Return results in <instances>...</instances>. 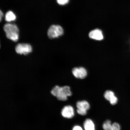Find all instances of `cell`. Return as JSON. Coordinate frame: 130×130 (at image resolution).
<instances>
[{"mask_svg": "<svg viewBox=\"0 0 130 130\" xmlns=\"http://www.w3.org/2000/svg\"><path fill=\"white\" fill-rule=\"evenodd\" d=\"M50 93L58 100L61 101H66L68 100V97L72 95L70 88L68 86L61 87L56 86L52 89Z\"/></svg>", "mask_w": 130, "mask_h": 130, "instance_id": "1", "label": "cell"}, {"mask_svg": "<svg viewBox=\"0 0 130 130\" xmlns=\"http://www.w3.org/2000/svg\"><path fill=\"white\" fill-rule=\"evenodd\" d=\"M6 37L14 42H17L19 38V30L15 24H6L4 27Z\"/></svg>", "mask_w": 130, "mask_h": 130, "instance_id": "2", "label": "cell"}, {"mask_svg": "<svg viewBox=\"0 0 130 130\" xmlns=\"http://www.w3.org/2000/svg\"><path fill=\"white\" fill-rule=\"evenodd\" d=\"M63 33L64 30L61 26L54 25L50 27L48 30L47 34L49 38L53 39L61 36Z\"/></svg>", "mask_w": 130, "mask_h": 130, "instance_id": "3", "label": "cell"}, {"mask_svg": "<svg viewBox=\"0 0 130 130\" xmlns=\"http://www.w3.org/2000/svg\"><path fill=\"white\" fill-rule=\"evenodd\" d=\"M16 53L19 54L26 55L32 52L31 45L27 43H19L15 47Z\"/></svg>", "mask_w": 130, "mask_h": 130, "instance_id": "4", "label": "cell"}, {"mask_svg": "<svg viewBox=\"0 0 130 130\" xmlns=\"http://www.w3.org/2000/svg\"><path fill=\"white\" fill-rule=\"evenodd\" d=\"M61 113L63 117L70 119L74 116V109L71 105H65L62 109Z\"/></svg>", "mask_w": 130, "mask_h": 130, "instance_id": "5", "label": "cell"}, {"mask_svg": "<svg viewBox=\"0 0 130 130\" xmlns=\"http://www.w3.org/2000/svg\"><path fill=\"white\" fill-rule=\"evenodd\" d=\"M72 73L75 77L81 79L85 78L87 75V70L83 67L74 68L72 69Z\"/></svg>", "mask_w": 130, "mask_h": 130, "instance_id": "6", "label": "cell"}, {"mask_svg": "<svg viewBox=\"0 0 130 130\" xmlns=\"http://www.w3.org/2000/svg\"><path fill=\"white\" fill-rule=\"evenodd\" d=\"M104 97L106 100L110 102L112 105H115L118 103V99L112 91L110 90L106 91L104 94Z\"/></svg>", "mask_w": 130, "mask_h": 130, "instance_id": "7", "label": "cell"}, {"mask_svg": "<svg viewBox=\"0 0 130 130\" xmlns=\"http://www.w3.org/2000/svg\"><path fill=\"white\" fill-rule=\"evenodd\" d=\"M89 38L95 40L101 41L104 39V36L101 30L96 29L92 30L89 34Z\"/></svg>", "mask_w": 130, "mask_h": 130, "instance_id": "8", "label": "cell"}, {"mask_svg": "<svg viewBox=\"0 0 130 130\" xmlns=\"http://www.w3.org/2000/svg\"><path fill=\"white\" fill-rule=\"evenodd\" d=\"M76 106L77 109L86 110L87 111L90 108V105L89 103L86 101L78 102L76 104Z\"/></svg>", "mask_w": 130, "mask_h": 130, "instance_id": "9", "label": "cell"}, {"mask_svg": "<svg viewBox=\"0 0 130 130\" xmlns=\"http://www.w3.org/2000/svg\"><path fill=\"white\" fill-rule=\"evenodd\" d=\"M84 127L85 130H95V125L91 120L87 119L84 123Z\"/></svg>", "mask_w": 130, "mask_h": 130, "instance_id": "10", "label": "cell"}, {"mask_svg": "<svg viewBox=\"0 0 130 130\" xmlns=\"http://www.w3.org/2000/svg\"><path fill=\"white\" fill-rule=\"evenodd\" d=\"M16 19L15 14L12 11H8L6 14L5 20L8 22H10L14 21Z\"/></svg>", "mask_w": 130, "mask_h": 130, "instance_id": "11", "label": "cell"}, {"mask_svg": "<svg viewBox=\"0 0 130 130\" xmlns=\"http://www.w3.org/2000/svg\"><path fill=\"white\" fill-rule=\"evenodd\" d=\"M103 129L104 130H112V124L110 120L105 121L103 125Z\"/></svg>", "mask_w": 130, "mask_h": 130, "instance_id": "12", "label": "cell"}, {"mask_svg": "<svg viewBox=\"0 0 130 130\" xmlns=\"http://www.w3.org/2000/svg\"><path fill=\"white\" fill-rule=\"evenodd\" d=\"M112 130H121L120 125L117 123H114L112 124Z\"/></svg>", "mask_w": 130, "mask_h": 130, "instance_id": "13", "label": "cell"}, {"mask_svg": "<svg viewBox=\"0 0 130 130\" xmlns=\"http://www.w3.org/2000/svg\"><path fill=\"white\" fill-rule=\"evenodd\" d=\"M58 4L61 5H64L67 4L69 2V0H57Z\"/></svg>", "mask_w": 130, "mask_h": 130, "instance_id": "14", "label": "cell"}, {"mask_svg": "<svg viewBox=\"0 0 130 130\" xmlns=\"http://www.w3.org/2000/svg\"><path fill=\"white\" fill-rule=\"evenodd\" d=\"M77 112L79 114L82 115V116H84V115H87V111H86V110L79 109H77Z\"/></svg>", "mask_w": 130, "mask_h": 130, "instance_id": "15", "label": "cell"}, {"mask_svg": "<svg viewBox=\"0 0 130 130\" xmlns=\"http://www.w3.org/2000/svg\"><path fill=\"white\" fill-rule=\"evenodd\" d=\"M72 130H83V129L80 126H74Z\"/></svg>", "mask_w": 130, "mask_h": 130, "instance_id": "16", "label": "cell"}, {"mask_svg": "<svg viewBox=\"0 0 130 130\" xmlns=\"http://www.w3.org/2000/svg\"><path fill=\"white\" fill-rule=\"evenodd\" d=\"M3 13L2 11H1V12H0V20H1V21L2 20V18L3 17Z\"/></svg>", "mask_w": 130, "mask_h": 130, "instance_id": "17", "label": "cell"}]
</instances>
